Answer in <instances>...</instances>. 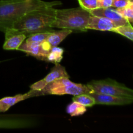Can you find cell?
Instances as JSON below:
<instances>
[{"label":"cell","instance_id":"obj_18","mask_svg":"<svg viewBox=\"0 0 133 133\" xmlns=\"http://www.w3.org/2000/svg\"><path fill=\"white\" fill-rule=\"evenodd\" d=\"M112 32L119 34L133 42V26L131 23L116 27Z\"/></svg>","mask_w":133,"mask_h":133},{"label":"cell","instance_id":"obj_3","mask_svg":"<svg viewBox=\"0 0 133 133\" xmlns=\"http://www.w3.org/2000/svg\"><path fill=\"white\" fill-rule=\"evenodd\" d=\"M91 14L88 10L80 7L56 9L55 19L53 28L69 29L72 31H87Z\"/></svg>","mask_w":133,"mask_h":133},{"label":"cell","instance_id":"obj_15","mask_svg":"<svg viewBox=\"0 0 133 133\" xmlns=\"http://www.w3.org/2000/svg\"><path fill=\"white\" fill-rule=\"evenodd\" d=\"M66 110V112L71 116H78L83 115L87 112V107L76 101H73L72 103L68 105Z\"/></svg>","mask_w":133,"mask_h":133},{"label":"cell","instance_id":"obj_22","mask_svg":"<svg viewBox=\"0 0 133 133\" xmlns=\"http://www.w3.org/2000/svg\"><path fill=\"white\" fill-rule=\"evenodd\" d=\"M129 4V0H113L112 7L114 9H123L127 6Z\"/></svg>","mask_w":133,"mask_h":133},{"label":"cell","instance_id":"obj_1","mask_svg":"<svg viewBox=\"0 0 133 133\" xmlns=\"http://www.w3.org/2000/svg\"><path fill=\"white\" fill-rule=\"evenodd\" d=\"M62 3L59 1L43 0H0V31L5 32L26 13L48 6H55Z\"/></svg>","mask_w":133,"mask_h":133},{"label":"cell","instance_id":"obj_26","mask_svg":"<svg viewBox=\"0 0 133 133\" xmlns=\"http://www.w3.org/2000/svg\"></svg>","mask_w":133,"mask_h":133},{"label":"cell","instance_id":"obj_25","mask_svg":"<svg viewBox=\"0 0 133 133\" xmlns=\"http://www.w3.org/2000/svg\"><path fill=\"white\" fill-rule=\"evenodd\" d=\"M129 3H133V0H129Z\"/></svg>","mask_w":133,"mask_h":133},{"label":"cell","instance_id":"obj_7","mask_svg":"<svg viewBox=\"0 0 133 133\" xmlns=\"http://www.w3.org/2000/svg\"><path fill=\"white\" fill-rule=\"evenodd\" d=\"M61 77L70 78V75H68L66 68L64 66L59 63L55 64V66L51 69L50 72L44 79L30 86V89L33 90H41L45 86Z\"/></svg>","mask_w":133,"mask_h":133},{"label":"cell","instance_id":"obj_24","mask_svg":"<svg viewBox=\"0 0 133 133\" xmlns=\"http://www.w3.org/2000/svg\"><path fill=\"white\" fill-rule=\"evenodd\" d=\"M129 6L131 9H133V3H129Z\"/></svg>","mask_w":133,"mask_h":133},{"label":"cell","instance_id":"obj_5","mask_svg":"<svg viewBox=\"0 0 133 133\" xmlns=\"http://www.w3.org/2000/svg\"><path fill=\"white\" fill-rule=\"evenodd\" d=\"M87 85L92 89V92L133 99V89L113 79L94 80L89 82Z\"/></svg>","mask_w":133,"mask_h":133},{"label":"cell","instance_id":"obj_11","mask_svg":"<svg viewBox=\"0 0 133 133\" xmlns=\"http://www.w3.org/2000/svg\"><path fill=\"white\" fill-rule=\"evenodd\" d=\"M18 50L25 52L28 55L36 57L37 59L45 61H46L47 56L49 53V51L45 50L43 48L41 44L34 42L27 43L25 41L19 47Z\"/></svg>","mask_w":133,"mask_h":133},{"label":"cell","instance_id":"obj_12","mask_svg":"<svg viewBox=\"0 0 133 133\" xmlns=\"http://www.w3.org/2000/svg\"><path fill=\"white\" fill-rule=\"evenodd\" d=\"M116 27V25L107 18L91 15L87 25V30L92 29L101 31H112Z\"/></svg>","mask_w":133,"mask_h":133},{"label":"cell","instance_id":"obj_14","mask_svg":"<svg viewBox=\"0 0 133 133\" xmlns=\"http://www.w3.org/2000/svg\"><path fill=\"white\" fill-rule=\"evenodd\" d=\"M71 30L61 29L59 31H54L47 38V41L49 43L51 48L58 46L72 32Z\"/></svg>","mask_w":133,"mask_h":133},{"label":"cell","instance_id":"obj_6","mask_svg":"<svg viewBox=\"0 0 133 133\" xmlns=\"http://www.w3.org/2000/svg\"><path fill=\"white\" fill-rule=\"evenodd\" d=\"M36 123V118L29 115L0 116V129L29 128Z\"/></svg>","mask_w":133,"mask_h":133},{"label":"cell","instance_id":"obj_13","mask_svg":"<svg viewBox=\"0 0 133 133\" xmlns=\"http://www.w3.org/2000/svg\"><path fill=\"white\" fill-rule=\"evenodd\" d=\"M32 97H35V91L33 90H31L29 92L24 94H18L14 96L3 97L0 99V112H5L18 103Z\"/></svg>","mask_w":133,"mask_h":133},{"label":"cell","instance_id":"obj_19","mask_svg":"<svg viewBox=\"0 0 133 133\" xmlns=\"http://www.w3.org/2000/svg\"><path fill=\"white\" fill-rule=\"evenodd\" d=\"M53 31H47V32H40L32 34L26 38L25 42L27 43L34 42L41 44L44 41L47 40L48 36L51 35Z\"/></svg>","mask_w":133,"mask_h":133},{"label":"cell","instance_id":"obj_16","mask_svg":"<svg viewBox=\"0 0 133 133\" xmlns=\"http://www.w3.org/2000/svg\"><path fill=\"white\" fill-rule=\"evenodd\" d=\"M64 49L58 47H53L48 53L46 58V61L54 64H58L62 61L63 57Z\"/></svg>","mask_w":133,"mask_h":133},{"label":"cell","instance_id":"obj_23","mask_svg":"<svg viewBox=\"0 0 133 133\" xmlns=\"http://www.w3.org/2000/svg\"><path fill=\"white\" fill-rule=\"evenodd\" d=\"M99 8L112 7L113 0H98Z\"/></svg>","mask_w":133,"mask_h":133},{"label":"cell","instance_id":"obj_21","mask_svg":"<svg viewBox=\"0 0 133 133\" xmlns=\"http://www.w3.org/2000/svg\"><path fill=\"white\" fill-rule=\"evenodd\" d=\"M116 10L129 23H133V9H131L129 5L123 9H118Z\"/></svg>","mask_w":133,"mask_h":133},{"label":"cell","instance_id":"obj_20","mask_svg":"<svg viewBox=\"0 0 133 133\" xmlns=\"http://www.w3.org/2000/svg\"><path fill=\"white\" fill-rule=\"evenodd\" d=\"M77 1L81 7L88 11L99 8L98 0H77Z\"/></svg>","mask_w":133,"mask_h":133},{"label":"cell","instance_id":"obj_9","mask_svg":"<svg viewBox=\"0 0 133 133\" xmlns=\"http://www.w3.org/2000/svg\"><path fill=\"white\" fill-rule=\"evenodd\" d=\"M95 100L96 105H126L133 103V99L128 97H119L112 95L92 92L89 94Z\"/></svg>","mask_w":133,"mask_h":133},{"label":"cell","instance_id":"obj_10","mask_svg":"<svg viewBox=\"0 0 133 133\" xmlns=\"http://www.w3.org/2000/svg\"><path fill=\"white\" fill-rule=\"evenodd\" d=\"M4 33L5 39L3 48L5 50H18L27 37L25 34L20 33L14 29H7Z\"/></svg>","mask_w":133,"mask_h":133},{"label":"cell","instance_id":"obj_8","mask_svg":"<svg viewBox=\"0 0 133 133\" xmlns=\"http://www.w3.org/2000/svg\"><path fill=\"white\" fill-rule=\"evenodd\" d=\"M91 15L96 16L104 17L110 19L116 25L117 27L119 26L124 25L129 22L125 19L119 12L113 7L109 8H97L88 11Z\"/></svg>","mask_w":133,"mask_h":133},{"label":"cell","instance_id":"obj_4","mask_svg":"<svg viewBox=\"0 0 133 133\" xmlns=\"http://www.w3.org/2000/svg\"><path fill=\"white\" fill-rule=\"evenodd\" d=\"M39 96L45 95H77L92 93V90L87 84L75 83L68 77H61L45 86L42 90L38 91Z\"/></svg>","mask_w":133,"mask_h":133},{"label":"cell","instance_id":"obj_2","mask_svg":"<svg viewBox=\"0 0 133 133\" xmlns=\"http://www.w3.org/2000/svg\"><path fill=\"white\" fill-rule=\"evenodd\" d=\"M55 12L54 6L30 11L18 19L11 29L27 36L36 32L54 31L51 25L55 19Z\"/></svg>","mask_w":133,"mask_h":133},{"label":"cell","instance_id":"obj_17","mask_svg":"<svg viewBox=\"0 0 133 133\" xmlns=\"http://www.w3.org/2000/svg\"><path fill=\"white\" fill-rule=\"evenodd\" d=\"M72 100L81 104L86 107H91L96 105L94 99L88 94H82L74 96Z\"/></svg>","mask_w":133,"mask_h":133}]
</instances>
